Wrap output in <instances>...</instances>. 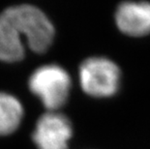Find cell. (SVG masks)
<instances>
[{
  "label": "cell",
  "mask_w": 150,
  "mask_h": 149,
  "mask_svg": "<svg viewBox=\"0 0 150 149\" xmlns=\"http://www.w3.org/2000/svg\"><path fill=\"white\" fill-rule=\"evenodd\" d=\"M120 77L119 67L106 57H89L81 63L79 70L81 89L96 98L115 94L119 88Z\"/></svg>",
  "instance_id": "cell-3"
},
{
  "label": "cell",
  "mask_w": 150,
  "mask_h": 149,
  "mask_svg": "<svg viewBox=\"0 0 150 149\" xmlns=\"http://www.w3.org/2000/svg\"><path fill=\"white\" fill-rule=\"evenodd\" d=\"M72 124L62 113L49 112L38 119L32 139L38 149H68Z\"/></svg>",
  "instance_id": "cell-4"
},
{
  "label": "cell",
  "mask_w": 150,
  "mask_h": 149,
  "mask_svg": "<svg viewBox=\"0 0 150 149\" xmlns=\"http://www.w3.org/2000/svg\"><path fill=\"white\" fill-rule=\"evenodd\" d=\"M54 27L46 15L32 5L13 6L0 14V61L17 62L24 57L25 45L43 53L52 46Z\"/></svg>",
  "instance_id": "cell-1"
},
{
  "label": "cell",
  "mask_w": 150,
  "mask_h": 149,
  "mask_svg": "<svg viewBox=\"0 0 150 149\" xmlns=\"http://www.w3.org/2000/svg\"><path fill=\"white\" fill-rule=\"evenodd\" d=\"M115 23L121 32L132 37L150 33V3L122 2L115 12Z\"/></svg>",
  "instance_id": "cell-5"
},
{
  "label": "cell",
  "mask_w": 150,
  "mask_h": 149,
  "mask_svg": "<svg viewBox=\"0 0 150 149\" xmlns=\"http://www.w3.org/2000/svg\"><path fill=\"white\" fill-rule=\"evenodd\" d=\"M29 89L50 112H56L68 100L72 81L68 72L55 64L44 65L30 76Z\"/></svg>",
  "instance_id": "cell-2"
},
{
  "label": "cell",
  "mask_w": 150,
  "mask_h": 149,
  "mask_svg": "<svg viewBox=\"0 0 150 149\" xmlns=\"http://www.w3.org/2000/svg\"><path fill=\"white\" fill-rule=\"evenodd\" d=\"M22 116L23 107L20 101L11 94L0 92V136L17 131Z\"/></svg>",
  "instance_id": "cell-6"
}]
</instances>
